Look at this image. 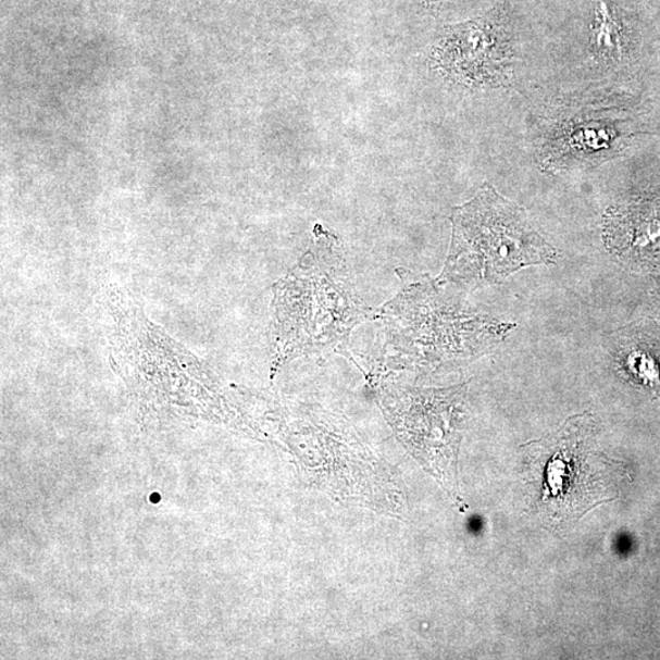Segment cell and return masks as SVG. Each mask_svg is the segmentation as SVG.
<instances>
[{
    "mask_svg": "<svg viewBox=\"0 0 660 660\" xmlns=\"http://www.w3.org/2000/svg\"><path fill=\"white\" fill-rule=\"evenodd\" d=\"M272 310L273 374L303 354L343 350L369 317L338 239L322 226L297 267L274 285Z\"/></svg>",
    "mask_w": 660,
    "mask_h": 660,
    "instance_id": "1",
    "label": "cell"
},
{
    "mask_svg": "<svg viewBox=\"0 0 660 660\" xmlns=\"http://www.w3.org/2000/svg\"><path fill=\"white\" fill-rule=\"evenodd\" d=\"M451 222L443 283L486 287L528 265L555 263L558 258L553 246L532 228L526 212L488 184L475 199L454 210Z\"/></svg>",
    "mask_w": 660,
    "mask_h": 660,
    "instance_id": "2",
    "label": "cell"
},
{
    "mask_svg": "<svg viewBox=\"0 0 660 660\" xmlns=\"http://www.w3.org/2000/svg\"><path fill=\"white\" fill-rule=\"evenodd\" d=\"M532 501L549 524H575L589 510L617 498L623 470L595 449L590 413L570 418L551 435L522 446Z\"/></svg>",
    "mask_w": 660,
    "mask_h": 660,
    "instance_id": "3",
    "label": "cell"
},
{
    "mask_svg": "<svg viewBox=\"0 0 660 660\" xmlns=\"http://www.w3.org/2000/svg\"><path fill=\"white\" fill-rule=\"evenodd\" d=\"M468 386L447 389L382 388L384 416L408 449L454 505L466 506L459 486V450L468 421Z\"/></svg>",
    "mask_w": 660,
    "mask_h": 660,
    "instance_id": "4",
    "label": "cell"
},
{
    "mask_svg": "<svg viewBox=\"0 0 660 660\" xmlns=\"http://www.w3.org/2000/svg\"><path fill=\"white\" fill-rule=\"evenodd\" d=\"M432 62L450 80L469 87L508 85L514 69L506 16L496 10L443 29Z\"/></svg>",
    "mask_w": 660,
    "mask_h": 660,
    "instance_id": "5",
    "label": "cell"
},
{
    "mask_svg": "<svg viewBox=\"0 0 660 660\" xmlns=\"http://www.w3.org/2000/svg\"><path fill=\"white\" fill-rule=\"evenodd\" d=\"M607 248L622 258L660 251V202L617 207L605 219Z\"/></svg>",
    "mask_w": 660,
    "mask_h": 660,
    "instance_id": "6",
    "label": "cell"
},
{
    "mask_svg": "<svg viewBox=\"0 0 660 660\" xmlns=\"http://www.w3.org/2000/svg\"><path fill=\"white\" fill-rule=\"evenodd\" d=\"M593 45L596 53L606 59H619L624 53L623 28L606 2L596 8Z\"/></svg>",
    "mask_w": 660,
    "mask_h": 660,
    "instance_id": "7",
    "label": "cell"
},
{
    "mask_svg": "<svg viewBox=\"0 0 660 660\" xmlns=\"http://www.w3.org/2000/svg\"><path fill=\"white\" fill-rule=\"evenodd\" d=\"M623 364L630 376L644 386L656 387L660 383V366L651 352L635 348L626 353Z\"/></svg>",
    "mask_w": 660,
    "mask_h": 660,
    "instance_id": "8",
    "label": "cell"
},
{
    "mask_svg": "<svg viewBox=\"0 0 660 660\" xmlns=\"http://www.w3.org/2000/svg\"><path fill=\"white\" fill-rule=\"evenodd\" d=\"M421 2L427 7H437L440 3V0H421Z\"/></svg>",
    "mask_w": 660,
    "mask_h": 660,
    "instance_id": "9",
    "label": "cell"
}]
</instances>
